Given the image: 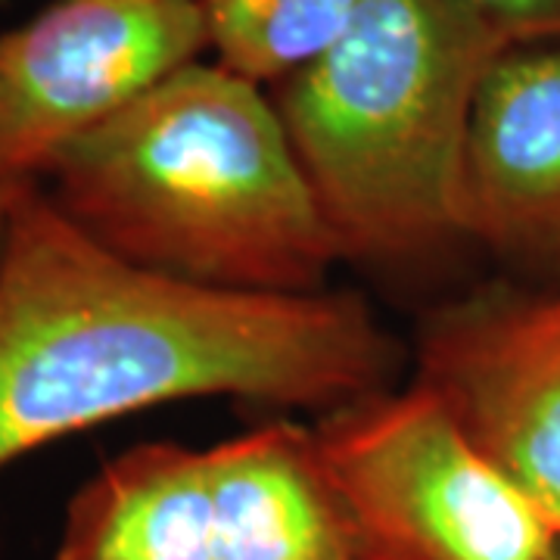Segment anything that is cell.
Masks as SVG:
<instances>
[{"label":"cell","instance_id":"1","mask_svg":"<svg viewBox=\"0 0 560 560\" xmlns=\"http://www.w3.org/2000/svg\"><path fill=\"white\" fill-rule=\"evenodd\" d=\"M405 352L352 293H237L121 259L40 180L0 253V470L187 399L330 411L393 386Z\"/></svg>","mask_w":560,"mask_h":560},{"label":"cell","instance_id":"2","mask_svg":"<svg viewBox=\"0 0 560 560\" xmlns=\"http://www.w3.org/2000/svg\"><path fill=\"white\" fill-rule=\"evenodd\" d=\"M40 184L94 241L184 283L318 293L340 261L271 94L219 62L62 147Z\"/></svg>","mask_w":560,"mask_h":560},{"label":"cell","instance_id":"3","mask_svg":"<svg viewBox=\"0 0 560 560\" xmlns=\"http://www.w3.org/2000/svg\"><path fill=\"white\" fill-rule=\"evenodd\" d=\"M501 47L464 0H364L334 50L268 91L340 261L411 268L467 246L460 156Z\"/></svg>","mask_w":560,"mask_h":560},{"label":"cell","instance_id":"4","mask_svg":"<svg viewBox=\"0 0 560 560\" xmlns=\"http://www.w3.org/2000/svg\"><path fill=\"white\" fill-rule=\"evenodd\" d=\"M359 560H555L551 517L427 386H386L312 427Z\"/></svg>","mask_w":560,"mask_h":560},{"label":"cell","instance_id":"5","mask_svg":"<svg viewBox=\"0 0 560 560\" xmlns=\"http://www.w3.org/2000/svg\"><path fill=\"white\" fill-rule=\"evenodd\" d=\"M202 50V0H54L0 32V178L40 180L62 147Z\"/></svg>","mask_w":560,"mask_h":560},{"label":"cell","instance_id":"6","mask_svg":"<svg viewBox=\"0 0 560 560\" xmlns=\"http://www.w3.org/2000/svg\"><path fill=\"white\" fill-rule=\"evenodd\" d=\"M415 381L560 533V287L495 278L420 320Z\"/></svg>","mask_w":560,"mask_h":560},{"label":"cell","instance_id":"7","mask_svg":"<svg viewBox=\"0 0 560 560\" xmlns=\"http://www.w3.org/2000/svg\"><path fill=\"white\" fill-rule=\"evenodd\" d=\"M460 237L504 278L560 287V38L501 47L482 72L458 184Z\"/></svg>","mask_w":560,"mask_h":560},{"label":"cell","instance_id":"8","mask_svg":"<svg viewBox=\"0 0 560 560\" xmlns=\"http://www.w3.org/2000/svg\"><path fill=\"white\" fill-rule=\"evenodd\" d=\"M212 560H359L312 427L275 420L209 448Z\"/></svg>","mask_w":560,"mask_h":560},{"label":"cell","instance_id":"9","mask_svg":"<svg viewBox=\"0 0 560 560\" xmlns=\"http://www.w3.org/2000/svg\"><path fill=\"white\" fill-rule=\"evenodd\" d=\"M212 551L209 448L140 442L75 489L54 560H212Z\"/></svg>","mask_w":560,"mask_h":560},{"label":"cell","instance_id":"10","mask_svg":"<svg viewBox=\"0 0 560 560\" xmlns=\"http://www.w3.org/2000/svg\"><path fill=\"white\" fill-rule=\"evenodd\" d=\"M221 69L271 91L334 50L364 0H202Z\"/></svg>","mask_w":560,"mask_h":560},{"label":"cell","instance_id":"11","mask_svg":"<svg viewBox=\"0 0 560 560\" xmlns=\"http://www.w3.org/2000/svg\"><path fill=\"white\" fill-rule=\"evenodd\" d=\"M504 44L560 38V0H464Z\"/></svg>","mask_w":560,"mask_h":560},{"label":"cell","instance_id":"12","mask_svg":"<svg viewBox=\"0 0 560 560\" xmlns=\"http://www.w3.org/2000/svg\"><path fill=\"white\" fill-rule=\"evenodd\" d=\"M25 184H13V180L0 178V253H3V241H7V231H10V215H13V202Z\"/></svg>","mask_w":560,"mask_h":560},{"label":"cell","instance_id":"13","mask_svg":"<svg viewBox=\"0 0 560 560\" xmlns=\"http://www.w3.org/2000/svg\"><path fill=\"white\" fill-rule=\"evenodd\" d=\"M555 560H560V555H558V558H555Z\"/></svg>","mask_w":560,"mask_h":560}]
</instances>
